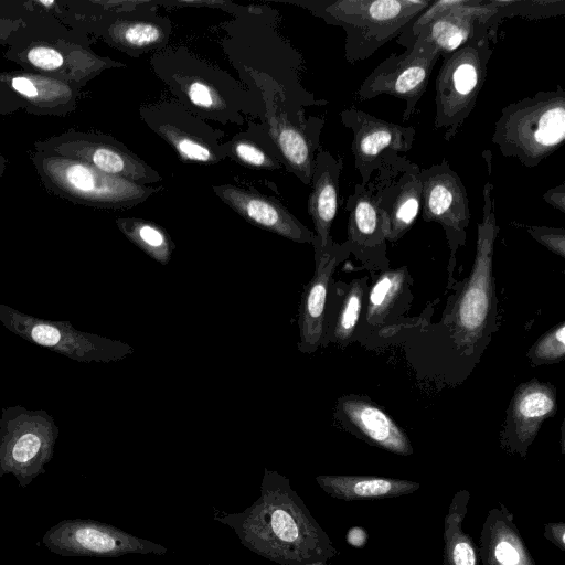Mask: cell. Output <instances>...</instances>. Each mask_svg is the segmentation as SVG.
<instances>
[{"instance_id": "cell-3", "label": "cell", "mask_w": 565, "mask_h": 565, "mask_svg": "<svg viewBox=\"0 0 565 565\" xmlns=\"http://www.w3.org/2000/svg\"><path fill=\"white\" fill-rule=\"evenodd\" d=\"M151 66L174 99L204 120L243 125L247 115L259 113L249 89L184 47L156 53Z\"/></svg>"}, {"instance_id": "cell-32", "label": "cell", "mask_w": 565, "mask_h": 565, "mask_svg": "<svg viewBox=\"0 0 565 565\" xmlns=\"http://www.w3.org/2000/svg\"><path fill=\"white\" fill-rule=\"evenodd\" d=\"M115 222L119 231L152 259L161 265L170 262L175 245L163 227L139 217H117Z\"/></svg>"}, {"instance_id": "cell-9", "label": "cell", "mask_w": 565, "mask_h": 565, "mask_svg": "<svg viewBox=\"0 0 565 565\" xmlns=\"http://www.w3.org/2000/svg\"><path fill=\"white\" fill-rule=\"evenodd\" d=\"M0 322L23 340L76 362H116L134 352L122 341L77 330L70 321L41 319L3 303H0Z\"/></svg>"}, {"instance_id": "cell-5", "label": "cell", "mask_w": 565, "mask_h": 565, "mask_svg": "<svg viewBox=\"0 0 565 565\" xmlns=\"http://www.w3.org/2000/svg\"><path fill=\"white\" fill-rule=\"evenodd\" d=\"M431 0H318L305 2L313 14L343 29L344 56L354 64L397 39Z\"/></svg>"}, {"instance_id": "cell-41", "label": "cell", "mask_w": 565, "mask_h": 565, "mask_svg": "<svg viewBox=\"0 0 565 565\" xmlns=\"http://www.w3.org/2000/svg\"><path fill=\"white\" fill-rule=\"evenodd\" d=\"M23 106L10 92L0 86V116L11 115Z\"/></svg>"}, {"instance_id": "cell-2", "label": "cell", "mask_w": 565, "mask_h": 565, "mask_svg": "<svg viewBox=\"0 0 565 565\" xmlns=\"http://www.w3.org/2000/svg\"><path fill=\"white\" fill-rule=\"evenodd\" d=\"M92 42L89 34L52 15L31 12L26 23L12 35L3 57L23 71L51 76L83 88L103 72L125 66L94 52Z\"/></svg>"}, {"instance_id": "cell-34", "label": "cell", "mask_w": 565, "mask_h": 565, "mask_svg": "<svg viewBox=\"0 0 565 565\" xmlns=\"http://www.w3.org/2000/svg\"><path fill=\"white\" fill-rule=\"evenodd\" d=\"M503 21L514 17L526 20L556 18L565 14V0H491Z\"/></svg>"}, {"instance_id": "cell-4", "label": "cell", "mask_w": 565, "mask_h": 565, "mask_svg": "<svg viewBox=\"0 0 565 565\" xmlns=\"http://www.w3.org/2000/svg\"><path fill=\"white\" fill-rule=\"evenodd\" d=\"M491 141L507 158L537 167L565 141V90H540L501 109Z\"/></svg>"}, {"instance_id": "cell-14", "label": "cell", "mask_w": 565, "mask_h": 565, "mask_svg": "<svg viewBox=\"0 0 565 565\" xmlns=\"http://www.w3.org/2000/svg\"><path fill=\"white\" fill-rule=\"evenodd\" d=\"M439 57L437 49L418 36L411 49L401 54L392 53L381 62L364 78L356 96L367 100L388 95L403 100L402 119L405 122L414 115Z\"/></svg>"}, {"instance_id": "cell-6", "label": "cell", "mask_w": 565, "mask_h": 565, "mask_svg": "<svg viewBox=\"0 0 565 565\" xmlns=\"http://www.w3.org/2000/svg\"><path fill=\"white\" fill-rule=\"evenodd\" d=\"M33 167L52 194L74 204L120 210L136 206L159 193L161 185H140L109 175L85 162L32 150Z\"/></svg>"}, {"instance_id": "cell-28", "label": "cell", "mask_w": 565, "mask_h": 565, "mask_svg": "<svg viewBox=\"0 0 565 565\" xmlns=\"http://www.w3.org/2000/svg\"><path fill=\"white\" fill-rule=\"evenodd\" d=\"M340 411L375 446L402 456L413 452L407 435L373 403L356 396H347L340 401Z\"/></svg>"}, {"instance_id": "cell-29", "label": "cell", "mask_w": 565, "mask_h": 565, "mask_svg": "<svg viewBox=\"0 0 565 565\" xmlns=\"http://www.w3.org/2000/svg\"><path fill=\"white\" fill-rule=\"evenodd\" d=\"M316 481L327 494L344 501L397 498L420 487L415 481L376 476H317Z\"/></svg>"}, {"instance_id": "cell-27", "label": "cell", "mask_w": 565, "mask_h": 565, "mask_svg": "<svg viewBox=\"0 0 565 565\" xmlns=\"http://www.w3.org/2000/svg\"><path fill=\"white\" fill-rule=\"evenodd\" d=\"M511 405L514 448L524 454L542 423L556 412L555 390L548 383H523L516 388Z\"/></svg>"}, {"instance_id": "cell-12", "label": "cell", "mask_w": 565, "mask_h": 565, "mask_svg": "<svg viewBox=\"0 0 565 565\" xmlns=\"http://www.w3.org/2000/svg\"><path fill=\"white\" fill-rule=\"evenodd\" d=\"M139 115L156 135L171 146L181 161L216 164L226 159L222 147L225 132L175 99L142 105Z\"/></svg>"}, {"instance_id": "cell-15", "label": "cell", "mask_w": 565, "mask_h": 565, "mask_svg": "<svg viewBox=\"0 0 565 565\" xmlns=\"http://www.w3.org/2000/svg\"><path fill=\"white\" fill-rule=\"evenodd\" d=\"M43 545L62 556L119 557L127 554L164 555L161 544L89 519H66L50 527Z\"/></svg>"}, {"instance_id": "cell-33", "label": "cell", "mask_w": 565, "mask_h": 565, "mask_svg": "<svg viewBox=\"0 0 565 565\" xmlns=\"http://www.w3.org/2000/svg\"><path fill=\"white\" fill-rule=\"evenodd\" d=\"M406 274L405 268H399L385 271L376 279L369 294L366 319L370 323L381 322L386 317L404 288Z\"/></svg>"}, {"instance_id": "cell-7", "label": "cell", "mask_w": 565, "mask_h": 565, "mask_svg": "<svg viewBox=\"0 0 565 565\" xmlns=\"http://www.w3.org/2000/svg\"><path fill=\"white\" fill-rule=\"evenodd\" d=\"M492 44L489 34L478 35L443 58L435 82L434 126L445 129L446 141L456 137L476 106L488 75Z\"/></svg>"}, {"instance_id": "cell-17", "label": "cell", "mask_w": 565, "mask_h": 565, "mask_svg": "<svg viewBox=\"0 0 565 565\" xmlns=\"http://www.w3.org/2000/svg\"><path fill=\"white\" fill-rule=\"evenodd\" d=\"M158 2L102 17L84 24L79 31L100 39L116 50L137 57L161 52L172 34V22L157 14Z\"/></svg>"}, {"instance_id": "cell-21", "label": "cell", "mask_w": 565, "mask_h": 565, "mask_svg": "<svg viewBox=\"0 0 565 565\" xmlns=\"http://www.w3.org/2000/svg\"><path fill=\"white\" fill-rule=\"evenodd\" d=\"M214 193L248 223L296 243L312 244L315 233L296 218L279 201L254 188L213 185Z\"/></svg>"}, {"instance_id": "cell-37", "label": "cell", "mask_w": 565, "mask_h": 565, "mask_svg": "<svg viewBox=\"0 0 565 565\" xmlns=\"http://www.w3.org/2000/svg\"><path fill=\"white\" fill-rule=\"evenodd\" d=\"M533 353L535 358L545 361L561 360L565 355V323L546 332L534 345Z\"/></svg>"}, {"instance_id": "cell-11", "label": "cell", "mask_w": 565, "mask_h": 565, "mask_svg": "<svg viewBox=\"0 0 565 565\" xmlns=\"http://www.w3.org/2000/svg\"><path fill=\"white\" fill-rule=\"evenodd\" d=\"M33 150L78 160L140 185H154L162 181L152 167L106 134L71 129L35 141Z\"/></svg>"}, {"instance_id": "cell-16", "label": "cell", "mask_w": 565, "mask_h": 565, "mask_svg": "<svg viewBox=\"0 0 565 565\" xmlns=\"http://www.w3.org/2000/svg\"><path fill=\"white\" fill-rule=\"evenodd\" d=\"M340 118L343 126L352 131L354 168L363 185L375 172L396 162L404 157L399 153H406L413 147L416 135L413 126L386 121L356 108L342 110Z\"/></svg>"}, {"instance_id": "cell-8", "label": "cell", "mask_w": 565, "mask_h": 565, "mask_svg": "<svg viewBox=\"0 0 565 565\" xmlns=\"http://www.w3.org/2000/svg\"><path fill=\"white\" fill-rule=\"evenodd\" d=\"M58 426L44 409L3 407L0 415V477L11 475L25 488L52 460Z\"/></svg>"}, {"instance_id": "cell-38", "label": "cell", "mask_w": 565, "mask_h": 565, "mask_svg": "<svg viewBox=\"0 0 565 565\" xmlns=\"http://www.w3.org/2000/svg\"><path fill=\"white\" fill-rule=\"evenodd\" d=\"M530 235L561 257H565V231L546 226H527Z\"/></svg>"}, {"instance_id": "cell-40", "label": "cell", "mask_w": 565, "mask_h": 565, "mask_svg": "<svg viewBox=\"0 0 565 565\" xmlns=\"http://www.w3.org/2000/svg\"><path fill=\"white\" fill-rule=\"evenodd\" d=\"M542 198L548 205L565 213V183L547 190Z\"/></svg>"}, {"instance_id": "cell-1", "label": "cell", "mask_w": 565, "mask_h": 565, "mask_svg": "<svg viewBox=\"0 0 565 565\" xmlns=\"http://www.w3.org/2000/svg\"><path fill=\"white\" fill-rule=\"evenodd\" d=\"M255 554L280 565H328L338 551L286 476L264 470L259 498L242 512L216 510Z\"/></svg>"}, {"instance_id": "cell-20", "label": "cell", "mask_w": 565, "mask_h": 565, "mask_svg": "<svg viewBox=\"0 0 565 565\" xmlns=\"http://www.w3.org/2000/svg\"><path fill=\"white\" fill-rule=\"evenodd\" d=\"M501 23L491 0H460L457 7L433 21L418 36L434 45L444 58L478 35L489 34L495 44Z\"/></svg>"}, {"instance_id": "cell-22", "label": "cell", "mask_w": 565, "mask_h": 565, "mask_svg": "<svg viewBox=\"0 0 565 565\" xmlns=\"http://www.w3.org/2000/svg\"><path fill=\"white\" fill-rule=\"evenodd\" d=\"M0 86L10 92L34 116L65 117L78 106L82 87L28 71H1Z\"/></svg>"}, {"instance_id": "cell-24", "label": "cell", "mask_w": 565, "mask_h": 565, "mask_svg": "<svg viewBox=\"0 0 565 565\" xmlns=\"http://www.w3.org/2000/svg\"><path fill=\"white\" fill-rule=\"evenodd\" d=\"M341 170V159H335L326 149H319L308 199V213L315 226V255L326 252L333 244L330 230L338 212Z\"/></svg>"}, {"instance_id": "cell-31", "label": "cell", "mask_w": 565, "mask_h": 565, "mask_svg": "<svg viewBox=\"0 0 565 565\" xmlns=\"http://www.w3.org/2000/svg\"><path fill=\"white\" fill-rule=\"evenodd\" d=\"M226 158L258 170H280L284 164L263 122L250 124L244 131L222 142Z\"/></svg>"}, {"instance_id": "cell-25", "label": "cell", "mask_w": 565, "mask_h": 565, "mask_svg": "<svg viewBox=\"0 0 565 565\" xmlns=\"http://www.w3.org/2000/svg\"><path fill=\"white\" fill-rule=\"evenodd\" d=\"M478 548L481 565H536L513 514L502 503L487 513Z\"/></svg>"}, {"instance_id": "cell-10", "label": "cell", "mask_w": 565, "mask_h": 565, "mask_svg": "<svg viewBox=\"0 0 565 565\" xmlns=\"http://www.w3.org/2000/svg\"><path fill=\"white\" fill-rule=\"evenodd\" d=\"M493 185H483L482 218L478 224L475 262L452 309V326L465 343L478 340L486 327L493 299V253L499 232L492 198Z\"/></svg>"}, {"instance_id": "cell-36", "label": "cell", "mask_w": 565, "mask_h": 565, "mask_svg": "<svg viewBox=\"0 0 565 565\" xmlns=\"http://www.w3.org/2000/svg\"><path fill=\"white\" fill-rule=\"evenodd\" d=\"M31 12L21 1H0V45H8L12 35L28 21Z\"/></svg>"}, {"instance_id": "cell-23", "label": "cell", "mask_w": 565, "mask_h": 565, "mask_svg": "<svg viewBox=\"0 0 565 565\" xmlns=\"http://www.w3.org/2000/svg\"><path fill=\"white\" fill-rule=\"evenodd\" d=\"M349 249L347 242L342 245L333 243L326 252L315 255V274L303 288L299 306L298 349L303 353H312L321 345L330 280Z\"/></svg>"}, {"instance_id": "cell-19", "label": "cell", "mask_w": 565, "mask_h": 565, "mask_svg": "<svg viewBox=\"0 0 565 565\" xmlns=\"http://www.w3.org/2000/svg\"><path fill=\"white\" fill-rule=\"evenodd\" d=\"M420 168L402 157L373 175L377 184L386 239L395 242L416 222L422 209Z\"/></svg>"}, {"instance_id": "cell-18", "label": "cell", "mask_w": 565, "mask_h": 565, "mask_svg": "<svg viewBox=\"0 0 565 565\" xmlns=\"http://www.w3.org/2000/svg\"><path fill=\"white\" fill-rule=\"evenodd\" d=\"M419 178L423 220L441 225L451 245L461 244L470 222L469 198L461 178L447 159L420 168Z\"/></svg>"}, {"instance_id": "cell-30", "label": "cell", "mask_w": 565, "mask_h": 565, "mask_svg": "<svg viewBox=\"0 0 565 565\" xmlns=\"http://www.w3.org/2000/svg\"><path fill=\"white\" fill-rule=\"evenodd\" d=\"M469 499L470 492L468 490H458L450 501L444 519V565H481L478 545L470 534L463 530Z\"/></svg>"}, {"instance_id": "cell-43", "label": "cell", "mask_w": 565, "mask_h": 565, "mask_svg": "<svg viewBox=\"0 0 565 565\" xmlns=\"http://www.w3.org/2000/svg\"><path fill=\"white\" fill-rule=\"evenodd\" d=\"M7 163H8V160L6 159V157L0 152V179L6 170V167H7Z\"/></svg>"}, {"instance_id": "cell-13", "label": "cell", "mask_w": 565, "mask_h": 565, "mask_svg": "<svg viewBox=\"0 0 565 565\" xmlns=\"http://www.w3.org/2000/svg\"><path fill=\"white\" fill-rule=\"evenodd\" d=\"M254 78L263 83L259 88L265 108L263 124L280 154L284 168L303 184L310 185L323 119L288 115L282 90L279 87H267L263 79Z\"/></svg>"}, {"instance_id": "cell-39", "label": "cell", "mask_w": 565, "mask_h": 565, "mask_svg": "<svg viewBox=\"0 0 565 565\" xmlns=\"http://www.w3.org/2000/svg\"><path fill=\"white\" fill-rule=\"evenodd\" d=\"M544 537L561 551H565V523L550 522L544 525Z\"/></svg>"}, {"instance_id": "cell-35", "label": "cell", "mask_w": 565, "mask_h": 565, "mask_svg": "<svg viewBox=\"0 0 565 565\" xmlns=\"http://www.w3.org/2000/svg\"><path fill=\"white\" fill-rule=\"evenodd\" d=\"M363 287L359 280L349 286L338 309L330 335L338 343L348 342L356 327L362 308Z\"/></svg>"}, {"instance_id": "cell-42", "label": "cell", "mask_w": 565, "mask_h": 565, "mask_svg": "<svg viewBox=\"0 0 565 565\" xmlns=\"http://www.w3.org/2000/svg\"><path fill=\"white\" fill-rule=\"evenodd\" d=\"M345 540L351 546L361 548L367 541V534L363 527L353 526L348 531Z\"/></svg>"}, {"instance_id": "cell-26", "label": "cell", "mask_w": 565, "mask_h": 565, "mask_svg": "<svg viewBox=\"0 0 565 565\" xmlns=\"http://www.w3.org/2000/svg\"><path fill=\"white\" fill-rule=\"evenodd\" d=\"M345 210L349 214L347 243L350 248L372 252L384 246V217L374 177L365 185H354L347 199Z\"/></svg>"}]
</instances>
